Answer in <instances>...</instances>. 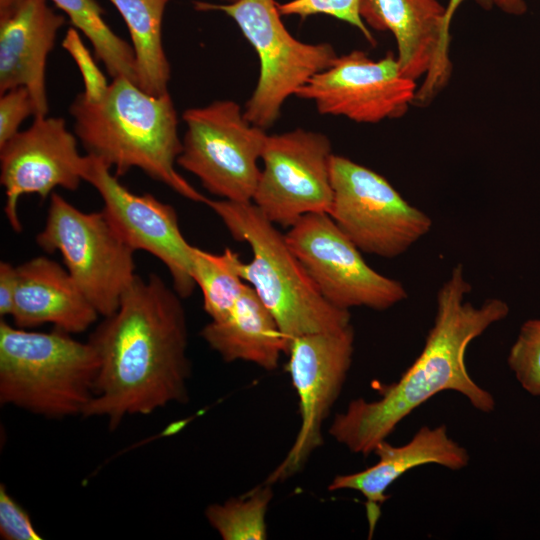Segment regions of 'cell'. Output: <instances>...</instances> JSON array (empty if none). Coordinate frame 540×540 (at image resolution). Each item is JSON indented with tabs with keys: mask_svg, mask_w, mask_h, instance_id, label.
Returning <instances> with one entry per match:
<instances>
[{
	"mask_svg": "<svg viewBox=\"0 0 540 540\" xmlns=\"http://www.w3.org/2000/svg\"><path fill=\"white\" fill-rule=\"evenodd\" d=\"M285 236L331 305L343 310L367 307L384 311L407 298L403 284L371 268L328 213L302 216Z\"/></svg>",
	"mask_w": 540,
	"mask_h": 540,
	"instance_id": "cell-10",
	"label": "cell"
},
{
	"mask_svg": "<svg viewBox=\"0 0 540 540\" xmlns=\"http://www.w3.org/2000/svg\"><path fill=\"white\" fill-rule=\"evenodd\" d=\"M272 498V485L264 482L242 496L209 505L205 516L223 540H264Z\"/></svg>",
	"mask_w": 540,
	"mask_h": 540,
	"instance_id": "cell-24",
	"label": "cell"
},
{
	"mask_svg": "<svg viewBox=\"0 0 540 540\" xmlns=\"http://www.w3.org/2000/svg\"><path fill=\"white\" fill-rule=\"evenodd\" d=\"M330 178L329 215L361 252L394 258L430 231L431 218L375 171L333 154Z\"/></svg>",
	"mask_w": 540,
	"mask_h": 540,
	"instance_id": "cell-9",
	"label": "cell"
},
{
	"mask_svg": "<svg viewBox=\"0 0 540 540\" xmlns=\"http://www.w3.org/2000/svg\"><path fill=\"white\" fill-rule=\"evenodd\" d=\"M241 262L240 255L230 248L215 254L193 246L192 277L211 320L226 317L242 294L246 282L239 272Z\"/></svg>",
	"mask_w": 540,
	"mask_h": 540,
	"instance_id": "cell-23",
	"label": "cell"
},
{
	"mask_svg": "<svg viewBox=\"0 0 540 540\" xmlns=\"http://www.w3.org/2000/svg\"><path fill=\"white\" fill-rule=\"evenodd\" d=\"M281 16L296 15L302 19L318 14L334 17L357 28L365 39L375 45L376 41L359 13V0H290L277 4Z\"/></svg>",
	"mask_w": 540,
	"mask_h": 540,
	"instance_id": "cell-26",
	"label": "cell"
},
{
	"mask_svg": "<svg viewBox=\"0 0 540 540\" xmlns=\"http://www.w3.org/2000/svg\"><path fill=\"white\" fill-rule=\"evenodd\" d=\"M330 140L301 128L268 135L252 202L275 225L289 228L309 213H330Z\"/></svg>",
	"mask_w": 540,
	"mask_h": 540,
	"instance_id": "cell-12",
	"label": "cell"
},
{
	"mask_svg": "<svg viewBox=\"0 0 540 540\" xmlns=\"http://www.w3.org/2000/svg\"><path fill=\"white\" fill-rule=\"evenodd\" d=\"M62 10L73 26L92 44L95 57L109 76L127 78L138 85L137 63L132 45L105 22L104 10L95 0H49Z\"/></svg>",
	"mask_w": 540,
	"mask_h": 540,
	"instance_id": "cell-22",
	"label": "cell"
},
{
	"mask_svg": "<svg viewBox=\"0 0 540 540\" xmlns=\"http://www.w3.org/2000/svg\"><path fill=\"white\" fill-rule=\"evenodd\" d=\"M36 243L59 252L64 267L102 317L112 315L136 277L135 251L114 230L104 212H83L53 192Z\"/></svg>",
	"mask_w": 540,
	"mask_h": 540,
	"instance_id": "cell-7",
	"label": "cell"
},
{
	"mask_svg": "<svg viewBox=\"0 0 540 540\" xmlns=\"http://www.w3.org/2000/svg\"><path fill=\"white\" fill-rule=\"evenodd\" d=\"M88 341L99 371L84 417L103 418L115 429L127 416L188 400L186 315L181 297L157 274L136 275Z\"/></svg>",
	"mask_w": 540,
	"mask_h": 540,
	"instance_id": "cell-1",
	"label": "cell"
},
{
	"mask_svg": "<svg viewBox=\"0 0 540 540\" xmlns=\"http://www.w3.org/2000/svg\"><path fill=\"white\" fill-rule=\"evenodd\" d=\"M417 89L392 52L375 61L354 50L312 76L295 95L312 101L321 114L374 124L404 115Z\"/></svg>",
	"mask_w": 540,
	"mask_h": 540,
	"instance_id": "cell-14",
	"label": "cell"
},
{
	"mask_svg": "<svg viewBox=\"0 0 540 540\" xmlns=\"http://www.w3.org/2000/svg\"><path fill=\"white\" fill-rule=\"evenodd\" d=\"M21 0H0V14H3L14 6H16Z\"/></svg>",
	"mask_w": 540,
	"mask_h": 540,
	"instance_id": "cell-33",
	"label": "cell"
},
{
	"mask_svg": "<svg viewBox=\"0 0 540 540\" xmlns=\"http://www.w3.org/2000/svg\"><path fill=\"white\" fill-rule=\"evenodd\" d=\"M78 141L117 176L137 168L184 198L206 204L175 168L182 151L178 117L168 93L153 95L127 78H115L90 101L80 93L69 107Z\"/></svg>",
	"mask_w": 540,
	"mask_h": 540,
	"instance_id": "cell-3",
	"label": "cell"
},
{
	"mask_svg": "<svg viewBox=\"0 0 540 540\" xmlns=\"http://www.w3.org/2000/svg\"><path fill=\"white\" fill-rule=\"evenodd\" d=\"M122 16L132 41L138 86L153 95L168 93L171 69L162 40L170 0H109Z\"/></svg>",
	"mask_w": 540,
	"mask_h": 540,
	"instance_id": "cell-21",
	"label": "cell"
},
{
	"mask_svg": "<svg viewBox=\"0 0 540 540\" xmlns=\"http://www.w3.org/2000/svg\"><path fill=\"white\" fill-rule=\"evenodd\" d=\"M16 289V266L9 262L0 263V315L11 316Z\"/></svg>",
	"mask_w": 540,
	"mask_h": 540,
	"instance_id": "cell-30",
	"label": "cell"
},
{
	"mask_svg": "<svg viewBox=\"0 0 540 540\" xmlns=\"http://www.w3.org/2000/svg\"><path fill=\"white\" fill-rule=\"evenodd\" d=\"M493 5L501 11L510 15H523L527 11V5L524 0H492Z\"/></svg>",
	"mask_w": 540,
	"mask_h": 540,
	"instance_id": "cell-31",
	"label": "cell"
},
{
	"mask_svg": "<svg viewBox=\"0 0 540 540\" xmlns=\"http://www.w3.org/2000/svg\"><path fill=\"white\" fill-rule=\"evenodd\" d=\"M465 0H449V3L446 7V19L447 23L450 25L452 17L454 16L459 5ZM482 8L489 10L493 6L492 0H475Z\"/></svg>",
	"mask_w": 540,
	"mask_h": 540,
	"instance_id": "cell-32",
	"label": "cell"
},
{
	"mask_svg": "<svg viewBox=\"0 0 540 540\" xmlns=\"http://www.w3.org/2000/svg\"><path fill=\"white\" fill-rule=\"evenodd\" d=\"M206 205L233 239L249 245L252 259L241 262L240 275L273 315L288 350L296 337L338 331L351 325L349 310L331 305L321 295L285 234L252 201L208 199Z\"/></svg>",
	"mask_w": 540,
	"mask_h": 540,
	"instance_id": "cell-4",
	"label": "cell"
},
{
	"mask_svg": "<svg viewBox=\"0 0 540 540\" xmlns=\"http://www.w3.org/2000/svg\"><path fill=\"white\" fill-rule=\"evenodd\" d=\"M198 11H221L239 26L260 62L257 85L245 104L244 116L262 129L271 127L282 105L315 74L338 57L329 43H304L281 20L275 0H237L214 4L194 2Z\"/></svg>",
	"mask_w": 540,
	"mask_h": 540,
	"instance_id": "cell-6",
	"label": "cell"
},
{
	"mask_svg": "<svg viewBox=\"0 0 540 540\" xmlns=\"http://www.w3.org/2000/svg\"><path fill=\"white\" fill-rule=\"evenodd\" d=\"M223 1H225L226 3H232V2H235L237 0H223Z\"/></svg>",
	"mask_w": 540,
	"mask_h": 540,
	"instance_id": "cell-34",
	"label": "cell"
},
{
	"mask_svg": "<svg viewBox=\"0 0 540 540\" xmlns=\"http://www.w3.org/2000/svg\"><path fill=\"white\" fill-rule=\"evenodd\" d=\"M0 537L4 540H40L29 514L2 484L0 487Z\"/></svg>",
	"mask_w": 540,
	"mask_h": 540,
	"instance_id": "cell-29",
	"label": "cell"
},
{
	"mask_svg": "<svg viewBox=\"0 0 540 540\" xmlns=\"http://www.w3.org/2000/svg\"><path fill=\"white\" fill-rule=\"evenodd\" d=\"M224 361H245L267 371L278 367L288 343L271 312L246 283L242 294L221 320H211L200 333Z\"/></svg>",
	"mask_w": 540,
	"mask_h": 540,
	"instance_id": "cell-20",
	"label": "cell"
},
{
	"mask_svg": "<svg viewBox=\"0 0 540 540\" xmlns=\"http://www.w3.org/2000/svg\"><path fill=\"white\" fill-rule=\"evenodd\" d=\"M472 287L457 264L436 296L434 324L416 360L397 382L380 385L377 400H352L335 415L329 435L349 451L368 456L393 433L397 425L434 395L453 390L472 406L489 413L495 399L470 376L465 364L468 345L492 324L509 314L508 304L490 298L480 307L465 300Z\"/></svg>",
	"mask_w": 540,
	"mask_h": 540,
	"instance_id": "cell-2",
	"label": "cell"
},
{
	"mask_svg": "<svg viewBox=\"0 0 540 540\" xmlns=\"http://www.w3.org/2000/svg\"><path fill=\"white\" fill-rule=\"evenodd\" d=\"M49 0H21L0 14V94L25 87L34 103V117L47 116L46 63L64 15Z\"/></svg>",
	"mask_w": 540,
	"mask_h": 540,
	"instance_id": "cell-17",
	"label": "cell"
},
{
	"mask_svg": "<svg viewBox=\"0 0 540 540\" xmlns=\"http://www.w3.org/2000/svg\"><path fill=\"white\" fill-rule=\"evenodd\" d=\"M507 362L521 387L540 397V319H529L521 325Z\"/></svg>",
	"mask_w": 540,
	"mask_h": 540,
	"instance_id": "cell-25",
	"label": "cell"
},
{
	"mask_svg": "<svg viewBox=\"0 0 540 540\" xmlns=\"http://www.w3.org/2000/svg\"><path fill=\"white\" fill-rule=\"evenodd\" d=\"M354 329L306 334L289 345L287 371L299 399L300 428L283 460L264 481L297 474L323 443L322 426L338 399L354 352Z\"/></svg>",
	"mask_w": 540,
	"mask_h": 540,
	"instance_id": "cell-11",
	"label": "cell"
},
{
	"mask_svg": "<svg viewBox=\"0 0 540 540\" xmlns=\"http://www.w3.org/2000/svg\"><path fill=\"white\" fill-rule=\"evenodd\" d=\"M359 13L367 27L392 33L403 74L414 81L425 77L414 103H428L452 70L446 7L438 0H359Z\"/></svg>",
	"mask_w": 540,
	"mask_h": 540,
	"instance_id": "cell-16",
	"label": "cell"
},
{
	"mask_svg": "<svg viewBox=\"0 0 540 540\" xmlns=\"http://www.w3.org/2000/svg\"><path fill=\"white\" fill-rule=\"evenodd\" d=\"M99 358L92 344L53 329L0 321V402L50 419L83 416L95 392Z\"/></svg>",
	"mask_w": 540,
	"mask_h": 540,
	"instance_id": "cell-5",
	"label": "cell"
},
{
	"mask_svg": "<svg viewBox=\"0 0 540 540\" xmlns=\"http://www.w3.org/2000/svg\"><path fill=\"white\" fill-rule=\"evenodd\" d=\"M0 147L19 132L22 122L35 109L31 94L25 87H16L0 94Z\"/></svg>",
	"mask_w": 540,
	"mask_h": 540,
	"instance_id": "cell-28",
	"label": "cell"
},
{
	"mask_svg": "<svg viewBox=\"0 0 540 540\" xmlns=\"http://www.w3.org/2000/svg\"><path fill=\"white\" fill-rule=\"evenodd\" d=\"M83 181L93 186L103 200L108 221L135 252L145 251L163 263L181 298L189 297L196 284L192 277V251L179 227L177 212L151 194L138 195L120 183L112 170L86 154Z\"/></svg>",
	"mask_w": 540,
	"mask_h": 540,
	"instance_id": "cell-13",
	"label": "cell"
},
{
	"mask_svg": "<svg viewBox=\"0 0 540 540\" xmlns=\"http://www.w3.org/2000/svg\"><path fill=\"white\" fill-rule=\"evenodd\" d=\"M373 453L378 456L376 464L356 473L337 475L328 486L330 491L355 490L365 497L370 535L388 499L387 489L402 475L426 464L460 470L470 459L467 450L448 436L445 425L423 426L401 446L381 441Z\"/></svg>",
	"mask_w": 540,
	"mask_h": 540,
	"instance_id": "cell-18",
	"label": "cell"
},
{
	"mask_svg": "<svg viewBox=\"0 0 540 540\" xmlns=\"http://www.w3.org/2000/svg\"><path fill=\"white\" fill-rule=\"evenodd\" d=\"M186 130L177 164L196 176L211 194L232 202H251L268 134L251 124L233 100L186 109Z\"/></svg>",
	"mask_w": 540,
	"mask_h": 540,
	"instance_id": "cell-8",
	"label": "cell"
},
{
	"mask_svg": "<svg viewBox=\"0 0 540 540\" xmlns=\"http://www.w3.org/2000/svg\"><path fill=\"white\" fill-rule=\"evenodd\" d=\"M100 315L79 289L67 269L38 256L16 266V289L11 318L19 328L52 324L77 334L86 331Z\"/></svg>",
	"mask_w": 540,
	"mask_h": 540,
	"instance_id": "cell-19",
	"label": "cell"
},
{
	"mask_svg": "<svg viewBox=\"0 0 540 540\" xmlns=\"http://www.w3.org/2000/svg\"><path fill=\"white\" fill-rule=\"evenodd\" d=\"M84 162L78 139L62 117H34L30 127L2 145L0 182L6 197L4 212L12 229L22 231L18 202L23 195L46 199L57 187L77 190L83 181Z\"/></svg>",
	"mask_w": 540,
	"mask_h": 540,
	"instance_id": "cell-15",
	"label": "cell"
},
{
	"mask_svg": "<svg viewBox=\"0 0 540 540\" xmlns=\"http://www.w3.org/2000/svg\"><path fill=\"white\" fill-rule=\"evenodd\" d=\"M62 46L73 58L82 76L84 90L80 94L90 101L100 99L110 83L99 70L76 28L67 30Z\"/></svg>",
	"mask_w": 540,
	"mask_h": 540,
	"instance_id": "cell-27",
	"label": "cell"
}]
</instances>
